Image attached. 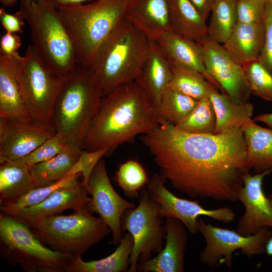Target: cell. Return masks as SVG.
<instances>
[{
  "label": "cell",
  "instance_id": "cell-1",
  "mask_svg": "<svg viewBox=\"0 0 272 272\" xmlns=\"http://www.w3.org/2000/svg\"><path fill=\"white\" fill-rule=\"evenodd\" d=\"M140 139L161 176L190 197L235 201L243 175L251 170L242 128L196 134L159 118Z\"/></svg>",
  "mask_w": 272,
  "mask_h": 272
},
{
  "label": "cell",
  "instance_id": "cell-2",
  "mask_svg": "<svg viewBox=\"0 0 272 272\" xmlns=\"http://www.w3.org/2000/svg\"><path fill=\"white\" fill-rule=\"evenodd\" d=\"M158 120L136 81L122 85L102 98L82 150L106 149V156H109L119 146L149 132Z\"/></svg>",
  "mask_w": 272,
  "mask_h": 272
},
{
  "label": "cell",
  "instance_id": "cell-3",
  "mask_svg": "<svg viewBox=\"0 0 272 272\" xmlns=\"http://www.w3.org/2000/svg\"><path fill=\"white\" fill-rule=\"evenodd\" d=\"M103 96L102 87L94 72L78 63L64 80L51 118V126L67 145L82 150Z\"/></svg>",
  "mask_w": 272,
  "mask_h": 272
},
{
  "label": "cell",
  "instance_id": "cell-4",
  "mask_svg": "<svg viewBox=\"0 0 272 272\" xmlns=\"http://www.w3.org/2000/svg\"><path fill=\"white\" fill-rule=\"evenodd\" d=\"M129 0H94L57 9L78 63L90 67L99 49L124 18Z\"/></svg>",
  "mask_w": 272,
  "mask_h": 272
},
{
  "label": "cell",
  "instance_id": "cell-5",
  "mask_svg": "<svg viewBox=\"0 0 272 272\" xmlns=\"http://www.w3.org/2000/svg\"><path fill=\"white\" fill-rule=\"evenodd\" d=\"M150 40L124 18L98 52L90 69L96 75L103 96L135 81L146 58Z\"/></svg>",
  "mask_w": 272,
  "mask_h": 272
},
{
  "label": "cell",
  "instance_id": "cell-6",
  "mask_svg": "<svg viewBox=\"0 0 272 272\" xmlns=\"http://www.w3.org/2000/svg\"><path fill=\"white\" fill-rule=\"evenodd\" d=\"M19 11L28 25L36 52L55 74L67 78L78 60L57 9L47 0H20Z\"/></svg>",
  "mask_w": 272,
  "mask_h": 272
},
{
  "label": "cell",
  "instance_id": "cell-7",
  "mask_svg": "<svg viewBox=\"0 0 272 272\" xmlns=\"http://www.w3.org/2000/svg\"><path fill=\"white\" fill-rule=\"evenodd\" d=\"M25 223L52 250L73 258L81 257L111 232L103 220L93 216L86 207L70 215H56Z\"/></svg>",
  "mask_w": 272,
  "mask_h": 272
},
{
  "label": "cell",
  "instance_id": "cell-8",
  "mask_svg": "<svg viewBox=\"0 0 272 272\" xmlns=\"http://www.w3.org/2000/svg\"><path fill=\"white\" fill-rule=\"evenodd\" d=\"M1 254L26 272H67L73 257L45 246L26 223L0 214Z\"/></svg>",
  "mask_w": 272,
  "mask_h": 272
},
{
  "label": "cell",
  "instance_id": "cell-9",
  "mask_svg": "<svg viewBox=\"0 0 272 272\" xmlns=\"http://www.w3.org/2000/svg\"><path fill=\"white\" fill-rule=\"evenodd\" d=\"M18 76L31 120L51 126L55 103L65 79L55 74L31 44L19 56Z\"/></svg>",
  "mask_w": 272,
  "mask_h": 272
},
{
  "label": "cell",
  "instance_id": "cell-10",
  "mask_svg": "<svg viewBox=\"0 0 272 272\" xmlns=\"http://www.w3.org/2000/svg\"><path fill=\"white\" fill-rule=\"evenodd\" d=\"M159 208L144 188L141 191L138 205L122 216V232L129 233L133 239L128 272L138 271L140 262L157 255L164 246L166 230Z\"/></svg>",
  "mask_w": 272,
  "mask_h": 272
},
{
  "label": "cell",
  "instance_id": "cell-11",
  "mask_svg": "<svg viewBox=\"0 0 272 272\" xmlns=\"http://www.w3.org/2000/svg\"><path fill=\"white\" fill-rule=\"evenodd\" d=\"M198 230L203 237L206 246L199 253L201 263L211 268L224 264L232 266V254L237 250L248 256L265 253L267 242L272 236L269 228H264L257 233L243 236L236 230L214 226L201 217L197 222Z\"/></svg>",
  "mask_w": 272,
  "mask_h": 272
},
{
  "label": "cell",
  "instance_id": "cell-12",
  "mask_svg": "<svg viewBox=\"0 0 272 272\" xmlns=\"http://www.w3.org/2000/svg\"><path fill=\"white\" fill-rule=\"evenodd\" d=\"M166 180L159 174L154 173L146 186L150 196L159 205L163 218L172 217L181 222L187 230L196 234L198 232V218L206 216L225 224L234 221L235 214L228 207L210 210L203 208L196 200L181 198L165 186Z\"/></svg>",
  "mask_w": 272,
  "mask_h": 272
},
{
  "label": "cell",
  "instance_id": "cell-13",
  "mask_svg": "<svg viewBox=\"0 0 272 272\" xmlns=\"http://www.w3.org/2000/svg\"><path fill=\"white\" fill-rule=\"evenodd\" d=\"M86 187L91 195L86 208L91 214H99L111 230L112 243L118 244L123 235L121 227L122 216L125 211L134 208V204L122 198L114 189L102 159L94 168Z\"/></svg>",
  "mask_w": 272,
  "mask_h": 272
},
{
  "label": "cell",
  "instance_id": "cell-14",
  "mask_svg": "<svg viewBox=\"0 0 272 272\" xmlns=\"http://www.w3.org/2000/svg\"><path fill=\"white\" fill-rule=\"evenodd\" d=\"M197 43L202 51L206 70L219 85L221 92L235 102H248L251 93L242 65L231 57L222 44L208 35Z\"/></svg>",
  "mask_w": 272,
  "mask_h": 272
},
{
  "label": "cell",
  "instance_id": "cell-15",
  "mask_svg": "<svg viewBox=\"0 0 272 272\" xmlns=\"http://www.w3.org/2000/svg\"><path fill=\"white\" fill-rule=\"evenodd\" d=\"M272 172L267 171L243 176V185L237 200L243 205L244 214L239 220L236 231L243 236L255 234L264 228H272V194L266 196L263 189L264 178Z\"/></svg>",
  "mask_w": 272,
  "mask_h": 272
},
{
  "label": "cell",
  "instance_id": "cell-16",
  "mask_svg": "<svg viewBox=\"0 0 272 272\" xmlns=\"http://www.w3.org/2000/svg\"><path fill=\"white\" fill-rule=\"evenodd\" d=\"M56 133L51 126L0 117V158L22 159Z\"/></svg>",
  "mask_w": 272,
  "mask_h": 272
},
{
  "label": "cell",
  "instance_id": "cell-17",
  "mask_svg": "<svg viewBox=\"0 0 272 272\" xmlns=\"http://www.w3.org/2000/svg\"><path fill=\"white\" fill-rule=\"evenodd\" d=\"M165 243L155 257L140 262L138 271L142 272H182L187 243V229L179 220L166 218Z\"/></svg>",
  "mask_w": 272,
  "mask_h": 272
},
{
  "label": "cell",
  "instance_id": "cell-18",
  "mask_svg": "<svg viewBox=\"0 0 272 272\" xmlns=\"http://www.w3.org/2000/svg\"><path fill=\"white\" fill-rule=\"evenodd\" d=\"M154 41L172 67L198 72L221 91L219 85L206 70L202 51L197 42L174 31L166 33Z\"/></svg>",
  "mask_w": 272,
  "mask_h": 272
},
{
  "label": "cell",
  "instance_id": "cell-19",
  "mask_svg": "<svg viewBox=\"0 0 272 272\" xmlns=\"http://www.w3.org/2000/svg\"><path fill=\"white\" fill-rule=\"evenodd\" d=\"M19 52L0 54V117L32 121L25 105L18 76Z\"/></svg>",
  "mask_w": 272,
  "mask_h": 272
},
{
  "label": "cell",
  "instance_id": "cell-20",
  "mask_svg": "<svg viewBox=\"0 0 272 272\" xmlns=\"http://www.w3.org/2000/svg\"><path fill=\"white\" fill-rule=\"evenodd\" d=\"M124 18L149 40L173 31L168 0H129Z\"/></svg>",
  "mask_w": 272,
  "mask_h": 272
},
{
  "label": "cell",
  "instance_id": "cell-21",
  "mask_svg": "<svg viewBox=\"0 0 272 272\" xmlns=\"http://www.w3.org/2000/svg\"><path fill=\"white\" fill-rule=\"evenodd\" d=\"M172 76V67L164 53L154 40H150L149 50L135 80L145 92L155 109Z\"/></svg>",
  "mask_w": 272,
  "mask_h": 272
},
{
  "label": "cell",
  "instance_id": "cell-22",
  "mask_svg": "<svg viewBox=\"0 0 272 272\" xmlns=\"http://www.w3.org/2000/svg\"><path fill=\"white\" fill-rule=\"evenodd\" d=\"M87 189L82 183L76 186L61 188L41 202L25 208L13 216L24 222L59 215L67 210L74 212L86 207L90 202Z\"/></svg>",
  "mask_w": 272,
  "mask_h": 272
},
{
  "label": "cell",
  "instance_id": "cell-23",
  "mask_svg": "<svg viewBox=\"0 0 272 272\" xmlns=\"http://www.w3.org/2000/svg\"><path fill=\"white\" fill-rule=\"evenodd\" d=\"M264 32L263 22H238L222 45L234 60L243 65L258 59L264 42Z\"/></svg>",
  "mask_w": 272,
  "mask_h": 272
},
{
  "label": "cell",
  "instance_id": "cell-24",
  "mask_svg": "<svg viewBox=\"0 0 272 272\" xmlns=\"http://www.w3.org/2000/svg\"><path fill=\"white\" fill-rule=\"evenodd\" d=\"M242 128L250 169L255 173L272 172V128L262 127L252 119Z\"/></svg>",
  "mask_w": 272,
  "mask_h": 272
},
{
  "label": "cell",
  "instance_id": "cell-25",
  "mask_svg": "<svg viewBox=\"0 0 272 272\" xmlns=\"http://www.w3.org/2000/svg\"><path fill=\"white\" fill-rule=\"evenodd\" d=\"M209 97L216 114L215 133L242 128L252 119L253 106L249 102H235L217 88L212 90Z\"/></svg>",
  "mask_w": 272,
  "mask_h": 272
},
{
  "label": "cell",
  "instance_id": "cell-26",
  "mask_svg": "<svg viewBox=\"0 0 272 272\" xmlns=\"http://www.w3.org/2000/svg\"><path fill=\"white\" fill-rule=\"evenodd\" d=\"M35 188L29 166L22 159L0 158V204Z\"/></svg>",
  "mask_w": 272,
  "mask_h": 272
},
{
  "label": "cell",
  "instance_id": "cell-27",
  "mask_svg": "<svg viewBox=\"0 0 272 272\" xmlns=\"http://www.w3.org/2000/svg\"><path fill=\"white\" fill-rule=\"evenodd\" d=\"M133 245V239L127 232L113 253L98 260L86 261L81 257L74 258L67 272H125L128 271L129 258Z\"/></svg>",
  "mask_w": 272,
  "mask_h": 272
},
{
  "label": "cell",
  "instance_id": "cell-28",
  "mask_svg": "<svg viewBox=\"0 0 272 272\" xmlns=\"http://www.w3.org/2000/svg\"><path fill=\"white\" fill-rule=\"evenodd\" d=\"M173 30L198 42L208 35L207 21L189 0H168Z\"/></svg>",
  "mask_w": 272,
  "mask_h": 272
},
{
  "label": "cell",
  "instance_id": "cell-29",
  "mask_svg": "<svg viewBox=\"0 0 272 272\" xmlns=\"http://www.w3.org/2000/svg\"><path fill=\"white\" fill-rule=\"evenodd\" d=\"M81 150L67 145L54 157L28 165L35 188L52 184L65 177L79 159Z\"/></svg>",
  "mask_w": 272,
  "mask_h": 272
},
{
  "label": "cell",
  "instance_id": "cell-30",
  "mask_svg": "<svg viewBox=\"0 0 272 272\" xmlns=\"http://www.w3.org/2000/svg\"><path fill=\"white\" fill-rule=\"evenodd\" d=\"M237 0H215L207 24L208 35L223 44L238 23Z\"/></svg>",
  "mask_w": 272,
  "mask_h": 272
},
{
  "label": "cell",
  "instance_id": "cell-31",
  "mask_svg": "<svg viewBox=\"0 0 272 272\" xmlns=\"http://www.w3.org/2000/svg\"><path fill=\"white\" fill-rule=\"evenodd\" d=\"M81 176L79 174L65 176L52 184L35 188L22 196L0 204L1 211L2 213L14 216L22 209L41 202L58 189L79 185Z\"/></svg>",
  "mask_w": 272,
  "mask_h": 272
},
{
  "label": "cell",
  "instance_id": "cell-32",
  "mask_svg": "<svg viewBox=\"0 0 272 272\" xmlns=\"http://www.w3.org/2000/svg\"><path fill=\"white\" fill-rule=\"evenodd\" d=\"M172 67V76L168 87L171 90L199 100L209 96L216 88L198 72Z\"/></svg>",
  "mask_w": 272,
  "mask_h": 272
},
{
  "label": "cell",
  "instance_id": "cell-33",
  "mask_svg": "<svg viewBox=\"0 0 272 272\" xmlns=\"http://www.w3.org/2000/svg\"><path fill=\"white\" fill-rule=\"evenodd\" d=\"M198 100L168 88L155 108L158 117L176 125L193 110Z\"/></svg>",
  "mask_w": 272,
  "mask_h": 272
},
{
  "label": "cell",
  "instance_id": "cell-34",
  "mask_svg": "<svg viewBox=\"0 0 272 272\" xmlns=\"http://www.w3.org/2000/svg\"><path fill=\"white\" fill-rule=\"evenodd\" d=\"M175 126L181 130L189 133H215L216 114L209 96L198 100L197 104L191 112Z\"/></svg>",
  "mask_w": 272,
  "mask_h": 272
},
{
  "label": "cell",
  "instance_id": "cell-35",
  "mask_svg": "<svg viewBox=\"0 0 272 272\" xmlns=\"http://www.w3.org/2000/svg\"><path fill=\"white\" fill-rule=\"evenodd\" d=\"M149 178L143 165L137 160H129L121 164L116 172L115 181L128 196L136 197L146 186Z\"/></svg>",
  "mask_w": 272,
  "mask_h": 272
},
{
  "label": "cell",
  "instance_id": "cell-36",
  "mask_svg": "<svg viewBox=\"0 0 272 272\" xmlns=\"http://www.w3.org/2000/svg\"><path fill=\"white\" fill-rule=\"evenodd\" d=\"M242 68L250 93L272 102V74L258 59L243 65Z\"/></svg>",
  "mask_w": 272,
  "mask_h": 272
},
{
  "label": "cell",
  "instance_id": "cell-37",
  "mask_svg": "<svg viewBox=\"0 0 272 272\" xmlns=\"http://www.w3.org/2000/svg\"><path fill=\"white\" fill-rule=\"evenodd\" d=\"M66 146L63 138L56 133L22 159L29 166L45 162L57 155Z\"/></svg>",
  "mask_w": 272,
  "mask_h": 272
},
{
  "label": "cell",
  "instance_id": "cell-38",
  "mask_svg": "<svg viewBox=\"0 0 272 272\" xmlns=\"http://www.w3.org/2000/svg\"><path fill=\"white\" fill-rule=\"evenodd\" d=\"M106 149L93 151L82 150L79 159L72 166L66 176L80 174L83 176L82 184L86 186L90 176L96 164L106 155Z\"/></svg>",
  "mask_w": 272,
  "mask_h": 272
},
{
  "label": "cell",
  "instance_id": "cell-39",
  "mask_svg": "<svg viewBox=\"0 0 272 272\" xmlns=\"http://www.w3.org/2000/svg\"><path fill=\"white\" fill-rule=\"evenodd\" d=\"M266 3L263 0H237L238 22L259 23L263 22Z\"/></svg>",
  "mask_w": 272,
  "mask_h": 272
},
{
  "label": "cell",
  "instance_id": "cell-40",
  "mask_svg": "<svg viewBox=\"0 0 272 272\" xmlns=\"http://www.w3.org/2000/svg\"><path fill=\"white\" fill-rule=\"evenodd\" d=\"M263 23L264 39L258 60L272 74V2L266 3Z\"/></svg>",
  "mask_w": 272,
  "mask_h": 272
},
{
  "label": "cell",
  "instance_id": "cell-41",
  "mask_svg": "<svg viewBox=\"0 0 272 272\" xmlns=\"http://www.w3.org/2000/svg\"><path fill=\"white\" fill-rule=\"evenodd\" d=\"M0 20L2 26L6 32L21 33L25 25V20L19 11L14 14H9L4 8H0Z\"/></svg>",
  "mask_w": 272,
  "mask_h": 272
},
{
  "label": "cell",
  "instance_id": "cell-42",
  "mask_svg": "<svg viewBox=\"0 0 272 272\" xmlns=\"http://www.w3.org/2000/svg\"><path fill=\"white\" fill-rule=\"evenodd\" d=\"M22 44L21 38L17 33L6 32L1 36V54L12 56L18 52Z\"/></svg>",
  "mask_w": 272,
  "mask_h": 272
},
{
  "label": "cell",
  "instance_id": "cell-43",
  "mask_svg": "<svg viewBox=\"0 0 272 272\" xmlns=\"http://www.w3.org/2000/svg\"><path fill=\"white\" fill-rule=\"evenodd\" d=\"M206 21L209 17L215 0H189Z\"/></svg>",
  "mask_w": 272,
  "mask_h": 272
},
{
  "label": "cell",
  "instance_id": "cell-44",
  "mask_svg": "<svg viewBox=\"0 0 272 272\" xmlns=\"http://www.w3.org/2000/svg\"><path fill=\"white\" fill-rule=\"evenodd\" d=\"M55 8L72 7L85 3L92 0H47Z\"/></svg>",
  "mask_w": 272,
  "mask_h": 272
},
{
  "label": "cell",
  "instance_id": "cell-45",
  "mask_svg": "<svg viewBox=\"0 0 272 272\" xmlns=\"http://www.w3.org/2000/svg\"><path fill=\"white\" fill-rule=\"evenodd\" d=\"M253 120L255 122L263 123L269 128H272V112L259 114L254 118Z\"/></svg>",
  "mask_w": 272,
  "mask_h": 272
},
{
  "label": "cell",
  "instance_id": "cell-46",
  "mask_svg": "<svg viewBox=\"0 0 272 272\" xmlns=\"http://www.w3.org/2000/svg\"><path fill=\"white\" fill-rule=\"evenodd\" d=\"M265 253L269 256H272V236L269 239L266 244Z\"/></svg>",
  "mask_w": 272,
  "mask_h": 272
},
{
  "label": "cell",
  "instance_id": "cell-47",
  "mask_svg": "<svg viewBox=\"0 0 272 272\" xmlns=\"http://www.w3.org/2000/svg\"><path fill=\"white\" fill-rule=\"evenodd\" d=\"M18 1V0H0V2L4 7H9L15 5Z\"/></svg>",
  "mask_w": 272,
  "mask_h": 272
},
{
  "label": "cell",
  "instance_id": "cell-48",
  "mask_svg": "<svg viewBox=\"0 0 272 272\" xmlns=\"http://www.w3.org/2000/svg\"><path fill=\"white\" fill-rule=\"evenodd\" d=\"M263 1H264L266 3H269V2H272V0H263Z\"/></svg>",
  "mask_w": 272,
  "mask_h": 272
}]
</instances>
